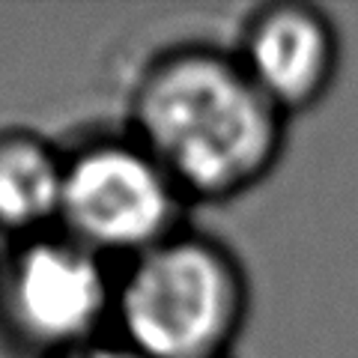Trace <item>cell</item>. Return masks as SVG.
Returning a JSON list of instances; mask_svg holds the SVG:
<instances>
[{
	"label": "cell",
	"instance_id": "obj_1",
	"mask_svg": "<svg viewBox=\"0 0 358 358\" xmlns=\"http://www.w3.org/2000/svg\"><path fill=\"white\" fill-rule=\"evenodd\" d=\"M129 134L188 203H221L272 173L284 152L287 117L257 90L236 54L179 45L141 72Z\"/></svg>",
	"mask_w": 358,
	"mask_h": 358
},
{
	"label": "cell",
	"instance_id": "obj_2",
	"mask_svg": "<svg viewBox=\"0 0 358 358\" xmlns=\"http://www.w3.org/2000/svg\"><path fill=\"white\" fill-rule=\"evenodd\" d=\"M248 299L245 268L227 245L179 230L120 268L114 334L143 358H227Z\"/></svg>",
	"mask_w": 358,
	"mask_h": 358
},
{
	"label": "cell",
	"instance_id": "obj_3",
	"mask_svg": "<svg viewBox=\"0 0 358 358\" xmlns=\"http://www.w3.org/2000/svg\"><path fill=\"white\" fill-rule=\"evenodd\" d=\"M117 275L63 230L15 239L0 257V331L39 358L108 334Z\"/></svg>",
	"mask_w": 358,
	"mask_h": 358
},
{
	"label": "cell",
	"instance_id": "obj_4",
	"mask_svg": "<svg viewBox=\"0 0 358 358\" xmlns=\"http://www.w3.org/2000/svg\"><path fill=\"white\" fill-rule=\"evenodd\" d=\"M188 197L167 171L126 138H96L66 152L60 227L105 260L122 263L185 230Z\"/></svg>",
	"mask_w": 358,
	"mask_h": 358
},
{
	"label": "cell",
	"instance_id": "obj_5",
	"mask_svg": "<svg viewBox=\"0 0 358 358\" xmlns=\"http://www.w3.org/2000/svg\"><path fill=\"white\" fill-rule=\"evenodd\" d=\"M236 60L284 117L326 99L341 66L331 18L308 3H272L245 24Z\"/></svg>",
	"mask_w": 358,
	"mask_h": 358
},
{
	"label": "cell",
	"instance_id": "obj_6",
	"mask_svg": "<svg viewBox=\"0 0 358 358\" xmlns=\"http://www.w3.org/2000/svg\"><path fill=\"white\" fill-rule=\"evenodd\" d=\"M66 152L24 129L0 131V233L27 239L60 227Z\"/></svg>",
	"mask_w": 358,
	"mask_h": 358
},
{
	"label": "cell",
	"instance_id": "obj_7",
	"mask_svg": "<svg viewBox=\"0 0 358 358\" xmlns=\"http://www.w3.org/2000/svg\"><path fill=\"white\" fill-rule=\"evenodd\" d=\"M51 358H143V355L138 350H131V346L122 338H117V334H102V338L87 341L81 346H72V350L51 355Z\"/></svg>",
	"mask_w": 358,
	"mask_h": 358
}]
</instances>
